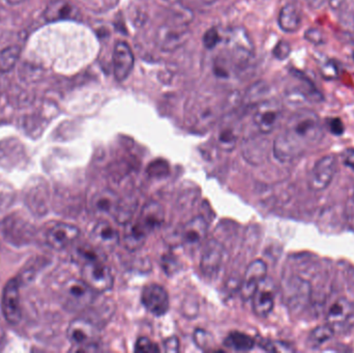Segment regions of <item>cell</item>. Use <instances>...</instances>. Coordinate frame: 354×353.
I'll return each mask as SVG.
<instances>
[{
  "label": "cell",
  "instance_id": "9c48e42d",
  "mask_svg": "<svg viewBox=\"0 0 354 353\" xmlns=\"http://www.w3.org/2000/svg\"><path fill=\"white\" fill-rule=\"evenodd\" d=\"M283 115V107L276 99L260 102L254 111L253 120L262 134H270L276 130Z\"/></svg>",
  "mask_w": 354,
  "mask_h": 353
},
{
  "label": "cell",
  "instance_id": "d4e9b609",
  "mask_svg": "<svg viewBox=\"0 0 354 353\" xmlns=\"http://www.w3.org/2000/svg\"><path fill=\"white\" fill-rule=\"evenodd\" d=\"M334 335L335 329L332 325H328V323L319 325L310 333L309 338H308V344L313 350H317V348L322 347V345L330 341Z\"/></svg>",
  "mask_w": 354,
  "mask_h": 353
},
{
  "label": "cell",
  "instance_id": "30bf717a",
  "mask_svg": "<svg viewBox=\"0 0 354 353\" xmlns=\"http://www.w3.org/2000/svg\"><path fill=\"white\" fill-rule=\"evenodd\" d=\"M164 220H165L164 207L159 202L151 201L145 205L138 219L130 224V228L139 236L147 238L153 230L161 227Z\"/></svg>",
  "mask_w": 354,
  "mask_h": 353
},
{
  "label": "cell",
  "instance_id": "8fae6325",
  "mask_svg": "<svg viewBox=\"0 0 354 353\" xmlns=\"http://www.w3.org/2000/svg\"><path fill=\"white\" fill-rule=\"evenodd\" d=\"M141 302L145 308L156 316H162L169 310V294L160 284H147L141 294Z\"/></svg>",
  "mask_w": 354,
  "mask_h": 353
},
{
  "label": "cell",
  "instance_id": "ffe728a7",
  "mask_svg": "<svg viewBox=\"0 0 354 353\" xmlns=\"http://www.w3.org/2000/svg\"><path fill=\"white\" fill-rule=\"evenodd\" d=\"M354 306L346 298H340L333 303L326 314V323L333 327L344 325L353 317Z\"/></svg>",
  "mask_w": 354,
  "mask_h": 353
},
{
  "label": "cell",
  "instance_id": "4dcf8cb0",
  "mask_svg": "<svg viewBox=\"0 0 354 353\" xmlns=\"http://www.w3.org/2000/svg\"><path fill=\"white\" fill-rule=\"evenodd\" d=\"M261 346L266 352H291L295 350L290 344L283 341H266Z\"/></svg>",
  "mask_w": 354,
  "mask_h": 353
},
{
  "label": "cell",
  "instance_id": "d6986e66",
  "mask_svg": "<svg viewBox=\"0 0 354 353\" xmlns=\"http://www.w3.org/2000/svg\"><path fill=\"white\" fill-rule=\"evenodd\" d=\"M208 224L203 217L189 220L181 230V240L185 246L196 248L200 246L207 236Z\"/></svg>",
  "mask_w": 354,
  "mask_h": 353
},
{
  "label": "cell",
  "instance_id": "7bdbcfd3",
  "mask_svg": "<svg viewBox=\"0 0 354 353\" xmlns=\"http://www.w3.org/2000/svg\"><path fill=\"white\" fill-rule=\"evenodd\" d=\"M353 58H354V54H353Z\"/></svg>",
  "mask_w": 354,
  "mask_h": 353
},
{
  "label": "cell",
  "instance_id": "4fadbf2b",
  "mask_svg": "<svg viewBox=\"0 0 354 353\" xmlns=\"http://www.w3.org/2000/svg\"><path fill=\"white\" fill-rule=\"evenodd\" d=\"M120 195L116 194L110 189H103L93 195L91 200V211L101 220H107L109 218L115 219L120 209Z\"/></svg>",
  "mask_w": 354,
  "mask_h": 353
},
{
  "label": "cell",
  "instance_id": "8992f818",
  "mask_svg": "<svg viewBox=\"0 0 354 353\" xmlns=\"http://www.w3.org/2000/svg\"><path fill=\"white\" fill-rule=\"evenodd\" d=\"M82 280L95 292H105L113 286V276L110 267L101 258L83 263Z\"/></svg>",
  "mask_w": 354,
  "mask_h": 353
},
{
  "label": "cell",
  "instance_id": "ba28073f",
  "mask_svg": "<svg viewBox=\"0 0 354 353\" xmlns=\"http://www.w3.org/2000/svg\"><path fill=\"white\" fill-rule=\"evenodd\" d=\"M338 169V161L334 155H328L316 162L308 176V186L313 192L326 190L334 180Z\"/></svg>",
  "mask_w": 354,
  "mask_h": 353
},
{
  "label": "cell",
  "instance_id": "9a60e30c",
  "mask_svg": "<svg viewBox=\"0 0 354 353\" xmlns=\"http://www.w3.org/2000/svg\"><path fill=\"white\" fill-rule=\"evenodd\" d=\"M276 287L274 282L266 277L252 296L253 311L259 317H268L274 310Z\"/></svg>",
  "mask_w": 354,
  "mask_h": 353
},
{
  "label": "cell",
  "instance_id": "f35d334b",
  "mask_svg": "<svg viewBox=\"0 0 354 353\" xmlns=\"http://www.w3.org/2000/svg\"><path fill=\"white\" fill-rule=\"evenodd\" d=\"M306 1L308 2V4H309L312 8H314V10H317V8H322L324 3H326L328 0H306Z\"/></svg>",
  "mask_w": 354,
  "mask_h": 353
},
{
  "label": "cell",
  "instance_id": "f546056e",
  "mask_svg": "<svg viewBox=\"0 0 354 353\" xmlns=\"http://www.w3.org/2000/svg\"><path fill=\"white\" fill-rule=\"evenodd\" d=\"M305 39L316 46L324 45L326 41V37L324 31L322 29L315 28V27H312V28H309L306 31Z\"/></svg>",
  "mask_w": 354,
  "mask_h": 353
},
{
  "label": "cell",
  "instance_id": "484cf974",
  "mask_svg": "<svg viewBox=\"0 0 354 353\" xmlns=\"http://www.w3.org/2000/svg\"><path fill=\"white\" fill-rule=\"evenodd\" d=\"M224 345L235 352H250L255 345L253 338L241 332H232L224 341Z\"/></svg>",
  "mask_w": 354,
  "mask_h": 353
},
{
  "label": "cell",
  "instance_id": "f1b7e54d",
  "mask_svg": "<svg viewBox=\"0 0 354 353\" xmlns=\"http://www.w3.org/2000/svg\"><path fill=\"white\" fill-rule=\"evenodd\" d=\"M135 352H160L161 348L157 343L147 337H140L135 344Z\"/></svg>",
  "mask_w": 354,
  "mask_h": 353
},
{
  "label": "cell",
  "instance_id": "3957f363",
  "mask_svg": "<svg viewBox=\"0 0 354 353\" xmlns=\"http://www.w3.org/2000/svg\"><path fill=\"white\" fill-rule=\"evenodd\" d=\"M95 294L82 279H71L62 286L60 300L66 310L79 312L93 304Z\"/></svg>",
  "mask_w": 354,
  "mask_h": 353
},
{
  "label": "cell",
  "instance_id": "836d02e7",
  "mask_svg": "<svg viewBox=\"0 0 354 353\" xmlns=\"http://www.w3.org/2000/svg\"><path fill=\"white\" fill-rule=\"evenodd\" d=\"M326 126L335 136H341L345 131L344 124H343L340 118H330L326 122Z\"/></svg>",
  "mask_w": 354,
  "mask_h": 353
},
{
  "label": "cell",
  "instance_id": "2e32d148",
  "mask_svg": "<svg viewBox=\"0 0 354 353\" xmlns=\"http://www.w3.org/2000/svg\"><path fill=\"white\" fill-rule=\"evenodd\" d=\"M80 236V229L68 223H58L47 234V242L54 250H64L74 244Z\"/></svg>",
  "mask_w": 354,
  "mask_h": 353
},
{
  "label": "cell",
  "instance_id": "d6a6232c",
  "mask_svg": "<svg viewBox=\"0 0 354 353\" xmlns=\"http://www.w3.org/2000/svg\"><path fill=\"white\" fill-rule=\"evenodd\" d=\"M291 46L288 41H279L278 45L274 47V56L279 60H284L290 55Z\"/></svg>",
  "mask_w": 354,
  "mask_h": 353
},
{
  "label": "cell",
  "instance_id": "cb8c5ba5",
  "mask_svg": "<svg viewBox=\"0 0 354 353\" xmlns=\"http://www.w3.org/2000/svg\"><path fill=\"white\" fill-rule=\"evenodd\" d=\"M239 124L237 120H229L222 122L218 131V143L225 151H230L236 145L239 136Z\"/></svg>",
  "mask_w": 354,
  "mask_h": 353
},
{
  "label": "cell",
  "instance_id": "603a6c76",
  "mask_svg": "<svg viewBox=\"0 0 354 353\" xmlns=\"http://www.w3.org/2000/svg\"><path fill=\"white\" fill-rule=\"evenodd\" d=\"M301 21L303 16L301 10L295 3H287L281 8L278 23L280 28L285 32H297L301 28Z\"/></svg>",
  "mask_w": 354,
  "mask_h": 353
},
{
  "label": "cell",
  "instance_id": "7a4b0ae2",
  "mask_svg": "<svg viewBox=\"0 0 354 353\" xmlns=\"http://www.w3.org/2000/svg\"><path fill=\"white\" fill-rule=\"evenodd\" d=\"M224 101L214 93L193 95L185 106V120L195 131H205L214 126L224 111Z\"/></svg>",
  "mask_w": 354,
  "mask_h": 353
},
{
  "label": "cell",
  "instance_id": "277c9868",
  "mask_svg": "<svg viewBox=\"0 0 354 353\" xmlns=\"http://www.w3.org/2000/svg\"><path fill=\"white\" fill-rule=\"evenodd\" d=\"M225 53L239 66H243L249 64L253 57L254 48L249 35L241 27L229 29L228 32L224 37Z\"/></svg>",
  "mask_w": 354,
  "mask_h": 353
},
{
  "label": "cell",
  "instance_id": "e0dca14e",
  "mask_svg": "<svg viewBox=\"0 0 354 353\" xmlns=\"http://www.w3.org/2000/svg\"><path fill=\"white\" fill-rule=\"evenodd\" d=\"M113 72L116 80L124 81L134 68L135 57L132 49L124 41H118L113 50Z\"/></svg>",
  "mask_w": 354,
  "mask_h": 353
},
{
  "label": "cell",
  "instance_id": "8d00e7d4",
  "mask_svg": "<svg viewBox=\"0 0 354 353\" xmlns=\"http://www.w3.org/2000/svg\"><path fill=\"white\" fill-rule=\"evenodd\" d=\"M164 350L166 352H179V341L176 336L174 337L168 338L164 342Z\"/></svg>",
  "mask_w": 354,
  "mask_h": 353
},
{
  "label": "cell",
  "instance_id": "d590c367",
  "mask_svg": "<svg viewBox=\"0 0 354 353\" xmlns=\"http://www.w3.org/2000/svg\"><path fill=\"white\" fill-rule=\"evenodd\" d=\"M341 159L346 167L354 170V149H346L341 153Z\"/></svg>",
  "mask_w": 354,
  "mask_h": 353
},
{
  "label": "cell",
  "instance_id": "7c38bea8",
  "mask_svg": "<svg viewBox=\"0 0 354 353\" xmlns=\"http://www.w3.org/2000/svg\"><path fill=\"white\" fill-rule=\"evenodd\" d=\"M1 310L4 318L10 325H18L22 318L21 311L20 288L17 279H12L6 283L2 292Z\"/></svg>",
  "mask_w": 354,
  "mask_h": 353
},
{
  "label": "cell",
  "instance_id": "83f0119b",
  "mask_svg": "<svg viewBox=\"0 0 354 353\" xmlns=\"http://www.w3.org/2000/svg\"><path fill=\"white\" fill-rule=\"evenodd\" d=\"M194 341L197 344L198 347L201 348L202 350H210L212 344H214V339L212 335L208 334L207 332L203 330H196L194 333Z\"/></svg>",
  "mask_w": 354,
  "mask_h": 353
},
{
  "label": "cell",
  "instance_id": "44dd1931",
  "mask_svg": "<svg viewBox=\"0 0 354 353\" xmlns=\"http://www.w3.org/2000/svg\"><path fill=\"white\" fill-rule=\"evenodd\" d=\"M91 236L97 245L109 249L118 246L120 240V232L107 220H101L97 222V225L93 228Z\"/></svg>",
  "mask_w": 354,
  "mask_h": 353
},
{
  "label": "cell",
  "instance_id": "1f68e13d",
  "mask_svg": "<svg viewBox=\"0 0 354 353\" xmlns=\"http://www.w3.org/2000/svg\"><path fill=\"white\" fill-rule=\"evenodd\" d=\"M221 39H221L220 32L216 28H212L204 35V45L207 49L212 50L220 44Z\"/></svg>",
  "mask_w": 354,
  "mask_h": 353
},
{
  "label": "cell",
  "instance_id": "5b68a950",
  "mask_svg": "<svg viewBox=\"0 0 354 353\" xmlns=\"http://www.w3.org/2000/svg\"><path fill=\"white\" fill-rule=\"evenodd\" d=\"M66 336L74 352H85L95 350L100 334L97 327L88 319L76 318L68 325Z\"/></svg>",
  "mask_w": 354,
  "mask_h": 353
},
{
  "label": "cell",
  "instance_id": "6da1fadb",
  "mask_svg": "<svg viewBox=\"0 0 354 353\" xmlns=\"http://www.w3.org/2000/svg\"><path fill=\"white\" fill-rule=\"evenodd\" d=\"M324 136V128L319 115L314 110H297L274 139V157L285 163L295 161L317 147Z\"/></svg>",
  "mask_w": 354,
  "mask_h": 353
},
{
  "label": "cell",
  "instance_id": "4316f807",
  "mask_svg": "<svg viewBox=\"0 0 354 353\" xmlns=\"http://www.w3.org/2000/svg\"><path fill=\"white\" fill-rule=\"evenodd\" d=\"M21 55V48L18 46H10L0 52V73L12 70L18 62Z\"/></svg>",
  "mask_w": 354,
  "mask_h": 353
},
{
  "label": "cell",
  "instance_id": "7402d4cb",
  "mask_svg": "<svg viewBox=\"0 0 354 353\" xmlns=\"http://www.w3.org/2000/svg\"><path fill=\"white\" fill-rule=\"evenodd\" d=\"M79 10L68 0H56L47 6L45 10L46 20L53 22L60 20H75L78 19Z\"/></svg>",
  "mask_w": 354,
  "mask_h": 353
},
{
  "label": "cell",
  "instance_id": "60d3db41",
  "mask_svg": "<svg viewBox=\"0 0 354 353\" xmlns=\"http://www.w3.org/2000/svg\"><path fill=\"white\" fill-rule=\"evenodd\" d=\"M8 3L10 4H19L22 3V2L26 1V0H6Z\"/></svg>",
  "mask_w": 354,
  "mask_h": 353
},
{
  "label": "cell",
  "instance_id": "ac0fdd59",
  "mask_svg": "<svg viewBox=\"0 0 354 353\" xmlns=\"http://www.w3.org/2000/svg\"><path fill=\"white\" fill-rule=\"evenodd\" d=\"M268 277V265L264 261L255 260L248 267L241 285V296L245 300H251L254 292Z\"/></svg>",
  "mask_w": 354,
  "mask_h": 353
},
{
  "label": "cell",
  "instance_id": "74e56055",
  "mask_svg": "<svg viewBox=\"0 0 354 353\" xmlns=\"http://www.w3.org/2000/svg\"><path fill=\"white\" fill-rule=\"evenodd\" d=\"M347 0H328V3L334 10H340Z\"/></svg>",
  "mask_w": 354,
  "mask_h": 353
},
{
  "label": "cell",
  "instance_id": "e575fe53",
  "mask_svg": "<svg viewBox=\"0 0 354 353\" xmlns=\"http://www.w3.org/2000/svg\"><path fill=\"white\" fill-rule=\"evenodd\" d=\"M322 74L328 79L336 78L339 74L338 66L334 61L330 60L322 66Z\"/></svg>",
  "mask_w": 354,
  "mask_h": 353
},
{
  "label": "cell",
  "instance_id": "52a82bcc",
  "mask_svg": "<svg viewBox=\"0 0 354 353\" xmlns=\"http://www.w3.org/2000/svg\"><path fill=\"white\" fill-rule=\"evenodd\" d=\"M189 35V28L185 20L170 21L158 29L156 44L163 51H174L185 43Z\"/></svg>",
  "mask_w": 354,
  "mask_h": 353
},
{
  "label": "cell",
  "instance_id": "ab89813d",
  "mask_svg": "<svg viewBox=\"0 0 354 353\" xmlns=\"http://www.w3.org/2000/svg\"><path fill=\"white\" fill-rule=\"evenodd\" d=\"M191 1H193L194 3L198 4V6H212L216 0H191Z\"/></svg>",
  "mask_w": 354,
  "mask_h": 353
},
{
  "label": "cell",
  "instance_id": "b9f144b4",
  "mask_svg": "<svg viewBox=\"0 0 354 353\" xmlns=\"http://www.w3.org/2000/svg\"><path fill=\"white\" fill-rule=\"evenodd\" d=\"M353 202H354V191H353Z\"/></svg>",
  "mask_w": 354,
  "mask_h": 353
},
{
  "label": "cell",
  "instance_id": "5bb4252c",
  "mask_svg": "<svg viewBox=\"0 0 354 353\" xmlns=\"http://www.w3.org/2000/svg\"><path fill=\"white\" fill-rule=\"evenodd\" d=\"M225 249L216 240L206 242L202 252L201 271L208 279H214L222 269L224 263Z\"/></svg>",
  "mask_w": 354,
  "mask_h": 353
}]
</instances>
